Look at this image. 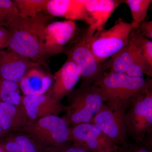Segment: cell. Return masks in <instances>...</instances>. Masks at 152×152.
<instances>
[{
	"label": "cell",
	"instance_id": "cell-1",
	"mask_svg": "<svg viewBox=\"0 0 152 152\" xmlns=\"http://www.w3.org/2000/svg\"><path fill=\"white\" fill-rule=\"evenodd\" d=\"M51 16L42 12L34 18L18 16L6 26L10 36L8 48L48 68L44 51L45 28Z\"/></svg>",
	"mask_w": 152,
	"mask_h": 152
},
{
	"label": "cell",
	"instance_id": "cell-2",
	"mask_svg": "<svg viewBox=\"0 0 152 152\" xmlns=\"http://www.w3.org/2000/svg\"><path fill=\"white\" fill-rule=\"evenodd\" d=\"M94 84L101 89L105 104L113 109L126 110L135 96L152 86V80L107 71Z\"/></svg>",
	"mask_w": 152,
	"mask_h": 152
},
{
	"label": "cell",
	"instance_id": "cell-3",
	"mask_svg": "<svg viewBox=\"0 0 152 152\" xmlns=\"http://www.w3.org/2000/svg\"><path fill=\"white\" fill-rule=\"evenodd\" d=\"M125 121L128 136L136 143L151 148L152 86L131 100L125 112Z\"/></svg>",
	"mask_w": 152,
	"mask_h": 152
},
{
	"label": "cell",
	"instance_id": "cell-4",
	"mask_svg": "<svg viewBox=\"0 0 152 152\" xmlns=\"http://www.w3.org/2000/svg\"><path fill=\"white\" fill-rule=\"evenodd\" d=\"M94 26H88L80 33L70 46L64 52L77 66L81 73L80 87L94 84L106 72L105 62L100 63L91 49L92 38L96 32Z\"/></svg>",
	"mask_w": 152,
	"mask_h": 152
},
{
	"label": "cell",
	"instance_id": "cell-5",
	"mask_svg": "<svg viewBox=\"0 0 152 152\" xmlns=\"http://www.w3.org/2000/svg\"><path fill=\"white\" fill-rule=\"evenodd\" d=\"M21 131L28 135L43 152H52L71 143L70 126L64 117L58 115L31 122Z\"/></svg>",
	"mask_w": 152,
	"mask_h": 152
},
{
	"label": "cell",
	"instance_id": "cell-6",
	"mask_svg": "<svg viewBox=\"0 0 152 152\" xmlns=\"http://www.w3.org/2000/svg\"><path fill=\"white\" fill-rule=\"evenodd\" d=\"M67 96L69 104L64 118L70 126L91 123L104 103L101 89L95 84L74 89Z\"/></svg>",
	"mask_w": 152,
	"mask_h": 152
},
{
	"label": "cell",
	"instance_id": "cell-7",
	"mask_svg": "<svg viewBox=\"0 0 152 152\" xmlns=\"http://www.w3.org/2000/svg\"><path fill=\"white\" fill-rule=\"evenodd\" d=\"M134 28L132 22L127 23L119 18L112 28L96 31L92 38L91 47L97 60L104 63L116 54L125 46Z\"/></svg>",
	"mask_w": 152,
	"mask_h": 152
},
{
	"label": "cell",
	"instance_id": "cell-8",
	"mask_svg": "<svg viewBox=\"0 0 152 152\" xmlns=\"http://www.w3.org/2000/svg\"><path fill=\"white\" fill-rule=\"evenodd\" d=\"M77 32L75 21L66 20L49 23L44 31V51L46 58L64 53L70 42L77 38Z\"/></svg>",
	"mask_w": 152,
	"mask_h": 152
},
{
	"label": "cell",
	"instance_id": "cell-9",
	"mask_svg": "<svg viewBox=\"0 0 152 152\" xmlns=\"http://www.w3.org/2000/svg\"><path fill=\"white\" fill-rule=\"evenodd\" d=\"M71 143L91 152H112L116 145L92 123H83L70 126Z\"/></svg>",
	"mask_w": 152,
	"mask_h": 152
},
{
	"label": "cell",
	"instance_id": "cell-10",
	"mask_svg": "<svg viewBox=\"0 0 152 152\" xmlns=\"http://www.w3.org/2000/svg\"><path fill=\"white\" fill-rule=\"evenodd\" d=\"M126 110L112 108L104 103L91 123L119 146L126 143L128 134L125 121Z\"/></svg>",
	"mask_w": 152,
	"mask_h": 152
},
{
	"label": "cell",
	"instance_id": "cell-11",
	"mask_svg": "<svg viewBox=\"0 0 152 152\" xmlns=\"http://www.w3.org/2000/svg\"><path fill=\"white\" fill-rule=\"evenodd\" d=\"M145 38L139 27L133 28L125 46L110 59L105 61L106 71L125 73L140 55Z\"/></svg>",
	"mask_w": 152,
	"mask_h": 152
},
{
	"label": "cell",
	"instance_id": "cell-12",
	"mask_svg": "<svg viewBox=\"0 0 152 152\" xmlns=\"http://www.w3.org/2000/svg\"><path fill=\"white\" fill-rule=\"evenodd\" d=\"M21 106L30 121L50 115H58L65 111L66 106L53 97L50 90L34 96L22 95Z\"/></svg>",
	"mask_w": 152,
	"mask_h": 152
},
{
	"label": "cell",
	"instance_id": "cell-13",
	"mask_svg": "<svg viewBox=\"0 0 152 152\" xmlns=\"http://www.w3.org/2000/svg\"><path fill=\"white\" fill-rule=\"evenodd\" d=\"M40 66L8 48L0 51V77L18 84L30 69Z\"/></svg>",
	"mask_w": 152,
	"mask_h": 152
},
{
	"label": "cell",
	"instance_id": "cell-14",
	"mask_svg": "<svg viewBox=\"0 0 152 152\" xmlns=\"http://www.w3.org/2000/svg\"><path fill=\"white\" fill-rule=\"evenodd\" d=\"M81 73L77 66L72 60L66 61L53 75V82L50 89L53 97L58 102L67 96L80 80Z\"/></svg>",
	"mask_w": 152,
	"mask_h": 152
},
{
	"label": "cell",
	"instance_id": "cell-15",
	"mask_svg": "<svg viewBox=\"0 0 152 152\" xmlns=\"http://www.w3.org/2000/svg\"><path fill=\"white\" fill-rule=\"evenodd\" d=\"M86 0H48L45 12L49 15L80 20L92 26L85 7Z\"/></svg>",
	"mask_w": 152,
	"mask_h": 152
},
{
	"label": "cell",
	"instance_id": "cell-16",
	"mask_svg": "<svg viewBox=\"0 0 152 152\" xmlns=\"http://www.w3.org/2000/svg\"><path fill=\"white\" fill-rule=\"evenodd\" d=\"M40 66L30 69L19 83L23 96L42 95L48 92L53 82V75Z\"/></svg>",
	"mask_w": 152,
	"mask_h": 152
},
{
	"label": "cell",
	"instance_id": "cell-17",
	"mask_svg": "<svg viewBox=\"0 0 152 152\" xmlns=\"http://www.w3.org/2000/svg\"><path fill=\"white\" fill-rule=\"evenodd\" d=\"M122 3V0H86L85 7L96 31L105 29L112 14Z\"/></svg>",
	"mask_w": 152,
	"mask_h": 152
},
{
	"label": "cell",
	"instance_id": "cell-18",
	"mask_svg": "<svg viewBox=\"0 0 152 152\" xmlns=\"http://www.w3.org/2000/svg\"><path fill=\"white\" fill-rule=\"evenodd\" d=\"M30 122L21 106L0 102V125L3 133L21 131Z\"/></svg>",
	"mask_w": 152,
	"mask_h": 152
},
{
	"label": "cell",
	"instance_id": "cell-19",
	"mask_svg": "<svg viewBox=\"0 0 152 152\" xmlns=\"http://www.w3.org/2000/svg\"><path fill=\"white\" fill-rule=\"evenodd\" d=\"M0 142V146L7 152H43L28 135L22 131L7 134Z\"/></svg>",
	"mask_w": 152,
	"mask_h": 152
},
{
	"label": "cell",
	"instance_id": "cell-20",
	"mask_svg": "<svg viewBox=\"0 0 152 152\" xmlns=\"http://www.w3.org/2000/svg\"><path fill=\"white\" fill-rule=\"evenodd\" d=\"M21 99L18 84L0 77L1 102L21 106Z\"/></svg>",
	"mask_w": 152,
	"mask_h": 152
},
{
	"label": "cell",
	"instance_id": "cell-21",
	"mask_svg": "<svg viewBox=\"0 0 152 152\" xmlns=\"http://www.w3.org/2000/svg\"><path fill=\"white\" fill-rule=\"evenodd\" d=\"M14 2L23 18H34L45 10L48 0H15Z\"/></svg>",
	"mask_w": 152,
	"mask_h": 152
},
{
	"label": "cell",
	"instance_id": "cell-22",
	"mask_svg": "<svg viewBox=\"0 0 152 152\" xmlns=\"http://www.w3.org/2000/svg\"><path fill=\"white\" fill-rule=\"evenodd\" d=\"M152 0H122V3L127 5L130 10L133 24L138 27L145 20Z\"/></svg>",
	"mask_w": 152,
	"mask_h": 152
},
{
	"label": "cell",
	"instance_id": "cell-23",
	"mask_svg": "<svg viewBox=\"0 0 152 152\" xmlns=\"http://www.w3.org/2000/svg\"><path fill=\"white\" fill-rule=\"evenodd\" d=\"M18 16V11L13 1L0 0V26L6 27L11 20Z\"/></svg>",
	"mask_w": 152,
	"mask_h": 152
},
{
	"label": "cell",
	"instance_id": "cell-24",
	"mask_svg": "<svg viewBox=\"0 0 152 152\" xmlns=\"http://www.w3.org/2000/svg\"><path fill=\"white\" fill-rule=\"evenodd\" d=\"M142 61L146 71V75L152 77V41L145 38L140 53Z\"/></svg>",
	"mask_w": 152,
	"mask_h": 152
},
{
	"label": "cell",
	"instance_id": "cell-25",
	"mask_svg": "<svg viewBox=\"0 0 152 152\" xmlns=\"http://www.w3.org/2000/svg\"><path fill=\"white\" fill-rule=\"evenodd\" d=\"M120 147L124 152H152L151 148L142 144H131L127 142Z\"/></svg>",
	"mask_w": 152,
	"mask_h": 152
},
{
	"label": "cell",
	"instance_id": "cell-26",
	"mask_svg": "<svg viewBox=\"0 0 152 152\" xmlns=\"http://www.w3.org/2000/svg\"><path fill=\"white\" fill-rule=\"evenodd\" d=\"M10 40V36L7 29L0 26V51L8 48Z\"/></svg>",
	"mask_w": 152,
	"mask_h": 152
},
{
	"label": "cell",
	"instance_id": "cell-27",
	"mask_svg": "<svg viewBox=\"0 0 152 152\" xmlns=\"http://www.w3.org/2000/svg\"><path fill=\"white\" fill-rule=\"evenodd\" d=\"M143 35L145 38L152 40V21H145L142 22L139 26Z\"/></svg>",
	"mask_w": 152,
	"mask_h": 152
},
{
	"label": "cell",
	"instance_id": "cell-28",
	"mask_svg": "<svg viewBox=\"0 0 152 152\" xmlns=\"http://www.w3.org/2000/svg\"><path fill=\"white\" fill-rule=\"evenodd\" d=\"M52 152H91L84 148L72 144H68L64 146L57 149Z\"/></svg>",
	"mask_w": 152,
	"mask_h": 152
},
{
	"label": "cell",
	"instance_id": "cell-29",
	"mask_svg": "<svg viewBox=\"0 0 152 152\" xmlns=\"http://www.w3.org/2000/svg\"><path fill=\"white\" fill-rule=\"evenodd\" d=\"M112 152H123V150H122L121 147L119 146L118 148L117 149V150H115V151Z\"/></svg>",
	"mask_w": 152,
	"mask_h": 152
},
{
	"label": "cell",
	"instance_id": "cell-30",
	"mask_svg": "<svg viewBox=\"0 0 152 152\" xmlns=\"http://www.w3.org/2000/svg\"><path fill=\"white\" fill-rule=\"evenodd\" d=\"M0 152H7L1 147L0 146Z\"/></svg>",
	"mask_w": 152,
	"mask_h": 152
}]
</instances>
